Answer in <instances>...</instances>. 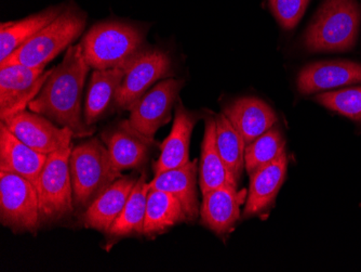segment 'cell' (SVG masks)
Masks as SVG:
<instances>
[{"mask_svg": "<svg viewBox=\"0 0 361 272\" xmlns=\"http://www.w3.org/2000/svg\"><path fill=\"white\" fill-rule=\"evenodd\" d=\"M90 70L80 44L73 45L66 50L62 62L51 69L42 90L28 109L60 127L70 128L74 137L93 135L95 127L87 125L82 107L85 83Z\"/></svg>", "mask_w": 361, "mask_h": 272, "instance_id": "obj_1", "label": "cell"}, {"mask_svg": "<svg viewBox=\"0 0 361 272\" xmlns=\"http://www.w3.org/2000/svg\"><path fill=\"white\" fill-rule=\"evenodd\" d=\"M147 28L126 20L97 22L79 42L91 70L126 69L145 48Z\"/></svg>", "mask_w": 361, "mask_h": 272, "instance_id": "obj_2", "label": "cell"}, {"mask_svg": "<svg viewBox=\"0 0 361 272\" xmlns=\"http://www.w3.org/2000/svg\"><path fill=\"white\" fill-rule=\"evenodd\" d=\"M87 13L74 1L66 7L56 20L42 28L39 33L26 42L9 58L0 62V68L22 64L30 68H46L61 52L68 50L84 34Z\"/></svg>", "mask_w": 361, "mask_h": 272, "instance_id": "obj_3", "label": "cell"}, {"mask_svg": "<svg viewBox=\"0 0 361 272\" xmlns=\"http://www.w3.org/2000/svg\"><path fill=\"white\" fill-rule=\"evenodd\" d=\"M70 170L75 210L82 212L105 189L121 177V172L114 167L106 146L99 138L73 148Z\"/></svg>", "mask_w": 361, "mask_h": 272, "instance_id": "obj_4", "label": "cell"}, {"mask_svg": "<svg viewBox=\"0 0 361 272\" xmlns=\"http://www.w3.org/2000/svg\"><path fill=\"white\" fill-rule=\"evenodd\" d=\"M359 23L360 9L356 0H326L305 32L304 46L310 52L352 49Z\"/></svg>", "mask_w": 361, "mask_h": 272, "instance_id": "obj_5", "label": "cell"}, {"mask_svg": "<svg viewBox=\"0 0 361 272\" xmlns=\"http://www.w3.org/2000/svg\"><path fill=\"white\" fill-rule=\"evenodd\" d=\"M72 143L49 154L38 178L42 227L54 225L70 216L75 210L71 178L70 158Z\"/></svg>", "mask_w": 361, "mask_h": 272, "instance_id": "obj_6", "label": "cell"}, {"mask_svg": "<svg viewBox=\"0 0 361 272\" xmlns=\"http://www.w3.org/2000/svg\"><path fill=\"white\" fill-rule=\"evenodd\" d=\"M0 223L14 233L36 235L42 227L37 189L19 175L0 172Z\"/></svg>", "mask_w": 361, "mask_h": 272, "instance_id": "obj_7", "label": "cell"}, {"mask_svg": "<svg viewBox=\"0 0 361 272\" xmlns=\"http://www.w3.org/2000/svg\"><path fill=\"white\" fill-rule=\"evenodd\" d=\"M125 70L115 105L121 111H129L152 87L174 74L169 52L156 47L146 46Z\"/></svg>", "mask_w": 361, "mask_h": 272, "instance_id": "obj_8", "label": "cell"}, {"mask_svg": "<svg viewBox=\"0 0 361 272\" xmlns=\"http://www.w3.org/2000/svg\"><path fill=\"white\" fill-rule=\"evenodd\" d=\"M183 79H162L130 107V125L142 137L153 143L159 128L171 121L172 110L184 87Z\"/></svg>", "mask_w": 361, "mask_h": 272, "instance_id": "obj_9", "label": "cell"}, {"mask_svg": "<svg viewBox=\"0 0 361 272\" xmlns=\"http://www.w3.org/2000/svg\"><path fill=\"white\" fill-rule=\"evenodd\" d=\"M51 70L22 64L0 68V121H7L28 107L37 97Z\"/></svg>", "mask_w": 361, "mask_h": 272, "instance_id": "obj_10", "label": "cell"}, {"mask_svg": "<svg viewBox=\"0 0 361 272\" xmlns=\"http://www.w3.org/2000/svg\"><path fill=\"white\" fill-rule=\"evenodd\" d=\"M4 123L30 149L46 155L71 145L74 138L70 128L60 127L47 117L26 110Z\"/></svg>", "mask_w": 361, "mask_h": 272, "instance_id": "obj_11", "label": "cell"}, {"mask_svg": "<svg viewBox=\"0 0 361 272\" xmlns=\"http://www.w3.org/2000/svg\"><path fill=\"white\" fill-rule=\"evenodd\" d=\"M101 139L109 150L114 167L118 172L139 170L149 161V147L153 143L135 131L128 119L105 128Z\"/></svg>", "mask_w": 361, "mask_h": 272, "instance_id": "obj_12", "label": "cell"}, {"mask_svg": "<svg viewBox=\"0 0 361 272\" xmlns=\"http://www.w3.org/2000/svg\"><path fill=\"white\" fill-rule=\"evenodd\" d=\"M200 119V113L186 109L180 100L176 102L171 133L162 142L159 158L154 163L155 176L166 170L182 167L190 162V138Z\"/></svg>", "mask_w": 361, "mask_h": 272, "instance_id": "obj_13", "label": "cell"}, {"mask_svg": "<svg viewBox=\"0 0 361 272\" xmlns=\"http://www.w3.org/2000/svg\"><path fill=\"white\" fill-rule=\"evenodd\" d=\"M135 174L121 176L97 196L88 208L81 213L80 220L86 228L106 235L117 220L133 192L137 180Z\"/></svg>", "mask_w": 361, "mask_h": 272, "instance_id": "obj_14", "label": "cell"}, {"mask_svg": "<svg viewBox=\"0 0 361 272\" xmlns=\"http://www.w3.org/2000/svg\"><path fill=\"white\" fill-rule=\"evenodd\" d=\"M222 113L245 141V147L269 131L277 122L275 111L255 97H241L225 103Z\"/></svg>", "mask_w": 361, "mask_h": 272, "instance_id": "obj_15", "label": "cell"}, {"mask_svg": "<svg viewBox=\"0 0 361 272\" xmlns=\"http://www.w3.org/2000/svg\"><path fill=\"white\" fill-rule=\"evenodd\" d=\"M361 84V64L352 61H322L302 69L298 89L303 95Z\"/></svg>", "mask_w": 361, "mask_h": 272, "instance_id": "obj_16", "label": "cell"}, {"mask_svg": "<svg viewBox=\"0 0 361 272\" xmlns=\"http://www.w3.org/2000/svg\"><path fill=\"white\" fill-rule=\"evenodd\" d=\"M200 220L219 237H225L240 218L241 194L237 184H227L202 194Z\"/></svg>", "mask_w": 361, "mask_h": 272, "instance_id": "obj_17", "label": "cell"}, {"mask_svg": "<svg viewBox=\"0 0 361 272\" xmlns=\"http://www.w3.org/2000/svg\"><path fill=\"white\" fill-rule=\"evenodd\" d=\"M48 155L30 149L0 122V172L19 175L37 186Z\"/></svg>", "mask_w": 361, "mask_h": 272, "instance_id": "obj_18", "label": "cell"}, {"mask_svg": "<svg viewBox=\"0 0 361 272\" xmlns=\"http://www.w3.org/2000/svg\"><path fill=\"white\" fill-rule=\"evenodd\" d=\"M288 158L286 153L277 160L250 175L248 200L243 210V218L267 212L275 202L287 175Z\"/></svg>", "mask_w": 361, "mask_h": 272, "instance_id": "obj_19", "label": "cell"}, {"mask_svg": "<svg viewBox=\"0 0 361 272\" xmlns=\"http://www.w3.org/2000/svg\"><path fill=\"white\" fill-rule=\"evenodd\" d=\"M125 72V69L93 70L84 105V119L87 125L95 127V124L104 119L115 107L117 93Z\"/></svg>", "mask_w": 361, "mask_h": 272, "instance_id": "obj_20", "label": "cell"}, {"mask_svg": "<svg viewBox=\"0 0 361 272\" xmlns=\"http://www.w3.org/2000/svg\"><path fill=\"white\" fill-rule=\"evenodd\" d=\"M197 160L182 167L166 170L149 182V190L164 191L176 196L183 206L188 223H194L200 214L197 196Z\"/></svg>", "mask_w": 361, "mask_h": 272, "instance_id": "obj_21", "label": "cell"}, {"mask_svg": "<svg viewBox=\"0 0 361 272\" xmlns=\"http://www.w3.org/2000/svg\"><path fill=\"white\" fill-rule=\"evenodd\" d=\"M65 7L66 3L51 6L23 19L0 24V62L9 58L42 28L56 20Z\"/></svg>", "mask_w": 361, "mask_h": 272, "instance_id": "obj_22", "label": "cell"}, {"mask_svg": "<svg viewBox=\"0 0 361 272\" xmlns=\"http://www.w3.org/2000/svg\"><path fill=\"white\" fill-rule=\"evenodd\" d=\"M204 135L202 145L200 165V187L202 194L227 184H237L221 158L216 145V126L214 114L204 113Z\"/></svg>", "mask_w": 361, "mask_h": 272, "instance_id": "obj_23", "label": "cell"}, {"mask_svg": "<svg viewBox=\"0 0 361 272\" xmlns=\"http://www.w3.org/2000/svg\"><path fill=\"white\" fill-rule=\"evenodd\" d=\"M182 223H188V217L176 196L164 191H149L143 237L154 239Z\"/></svg>", "mask_w": 361, "mask_h": 272, "instance_id": "obj_24", "label": "cell"}, {"mask_svg": "<svg viewBox=\"0 0 361 272\" xmlns=\"http://www.w3.org/2000/svg\"><path fill=\"white\" fill-rule=\"evenodd\" d=\"M149 191L147 176L146 172H143L137 178V184L130 194L129 200L121 216L105 235L109 243H115L126 237H139L143 235Z\"/></svg>", "mask_w": 361, "mask_h": 272, "instance_id": "obj_25", "label": "cell"}, {"mask_svg": "<svg viewBox=\"0 0 361 272\" xmlns=\"http://www.w3.org/2000/svg\"><path fill=\"white\" fill-rule=\"evenodd\" d=\"M214 119L216 126V145L221 158L234 179L239 182L245 168V141L223 113L214 114Z\"/></svg>", "mask_w": 361, "mask_h": 272, "instance_id": "obj_26", "label": "cell"}, {"mask_svg": "<svg viewBox=\"0 0 361 272\" xmlns=\"http://www.w3.org/2000/svg\"><path fill=\"white\" fill-rule=\"evenodd\" d=\"M285 153V139L279 129H269L245 150V168L249 176Z\"/></svg>", "mask_w": 361, "mask_h": 272, "instance_id": "obj_27", "label": "cell"}, {"mask_svg": "<svg viewBox=\"0 0 361 272\" xmlns=\"http://www.w3.org/2000/svg\"><path fill=\"white\" fill-rule=\"evenodd\" d=\"M315 101L343 117L361 121V87L320 93Z\"/></svg>", "mask_w": 361, "mask_h": 272, "instance_id": "obj_28", "label": "cell"}, {"mask_svg": "<svg viewBox=\"0 0 361 272\" xmlns=\"http://www.w3.org/2000/svg\"><path fill=\"white\" fill-rule=\"evenodd\" d=\"M310 0H269L274 17L285 30H293L301 21Z\"/></svg>", "mask_w": 361, "mask_h": 272, "instance_id": "obj_29", "label": "cell"}]
</instances>
